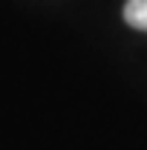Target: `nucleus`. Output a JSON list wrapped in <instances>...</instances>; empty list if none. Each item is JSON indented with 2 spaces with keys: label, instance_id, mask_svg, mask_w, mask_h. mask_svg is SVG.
I'll return each mask as SVG.
<instances>
[{
  "label": "nucleus",
  "instance_id": "nucleus-1",
  "mask_svg": "<svg viewBox=\"0 0 147 150\" xmlns=\"http://www.w3.org/2000/svg\"><path fill=\"white\" fill-rule=\"evenodd\" d=\"M124 20H127L133 29L147 32V0H127V6H124Z\"/></svg>",
  "mask_w": 147,
  "mask_h": 150
}]
</instances>
